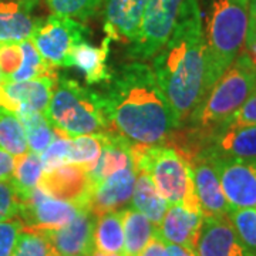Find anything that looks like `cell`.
<instances>
[{
    "mask_svg": "<svg viewBox=\"0 0 256 256\" xmlns=\"http://www.w3.org/2000/svg\"><path fill=\"white\" fill-rule=\"evenodd\" d=\"M104 97L111 131L136 146H165L178 130L168 101L150 66H121L111 74Z\"/></svg>",
    "mask_w": 256,
    "mask_h": 256,
    "instance_id": "1",
    "label": "cell"
},
{
    "mask_svg": "<svg viewBox=\"0 0 256 256\" xmlns=\"http://www.w3.org/2000/svg\"><path fill=\"white\" fill-rule=\"evenodd\" d=\"M152 72L178 127L204 97L205 38L198 0H184L174 28L152 60Z\"/></svg>",
    "mask_w": 256,
    "mask_h": 256,
    "instance_id": "2",
    "label": "cell"
},
{
    "mask_svg": "<svg viewBox=\"0 0 256 256\" xmlns=\"http://www.w3.org/2000/svg\"><path fill=\"white\" fill-rule=\"evenodd\" d=\"M248 20L249 0H206L205 23L202 22L205 38L204 97L244 52Z\"/></svg>",
    "mask_w": 256,
    "mask_h": 256,
    "instance_id": "3",
    "label": "cell"
},
{
    "mask_svg": "<svg viewBox=\"0 0 256 256\" xmlns=\"http://www.w3.org/2000/svg\"><path fill=\"white\" fill-rule=\"evenodd\" d=\"M46 117L68 138L111 131L102 94L67 77H57Z\"/></svg>",
    "mask_w": 256,
    "mask_h": 256,
    "instance_id": "4",
    "label": "cell"
},
{
    "mask_svg": "<svg viewBox=\"0 0 256 256\" xmlns=\"http://www.w3.org/2000/svg\"><path fill=\"white\" fill-rule=\"evenodd\" d=\"M255 88L256 66L242 52L210 87L185 124L195 131L214 132L238 111Z\"/></svg>",
    "mask_w": 256,
    "mask_h": 256,
    "instance_id": "5",
    "label": "cell"
},
{
    "mask_svg": "<svg viewBox=\"0 0 256 256\" xmlns=\"http://www.w3.org/2000/svg\"><path fill=\"white\" fill-rule=\"evenodd\" d=\"M136 171H146L168 205L182 204L201 210L194 190L190 162L174 146L132 144ZM202 212V210H201Z\"/></svg>",
    "mask_w": 256,
    "mask_h": 256,
    "instance_id": "6",
    "label": "cell"
},
{
    "mask_svg": "<svg viewBox=\"0 0 256 256\" xmlns=\"http://www.w3.org/2000/svg\"><path fill=\"white\" fill-rule=\"evenodd\" d=\"M184 0H148L141 28L128 54L140 62L148 60L160 52L174 28L178 10Z\"/></svg>",
    "mask_w": 256,
    "mask_h": 256,
    "instance_id": "7",
    "label": "cell"
},
{
    "mask_svg": "<svg viewBox=\"0 0 256 256\" xmlns=\"http://www.w3.org/2000/svg\"><path fill=\"white\" fill-rule=\"evenodd\" d=\"M87 33L88 30L82 22L53 14L43 18L30 40L47 63L53 67H64L70 50L86 42Z\"/></svg>",
    "mask_w": 256,
    "mask_h": 256,
    "instance_id": "8",
    "label": "cell"
},
{
    "mask_svg": "<svg viewBox=\"0 0 256 256\" xmlns=\"http://www.w3.org/2000/svg\"><path fill=\"white\" fill-rule=\"evenodd\" d=\"M82 210L73 202L57 200L37 186L28 196L20 200L16 216H18V222L23 229L44 234L63 228Z\"/></svg>",
    "mask_w": 256,
    "mask_h": 256,
    "instance_id": "9",
    "label": "cell"
},
{
    "mask_svg": "<svg viewBox=\"0 0 256 256\" xmlns=\"http://www.w3.org/2000/svg\"><path fill=\"white\" fill-rule=\"evenodd\" d=\"M210 156L216 170L222 191L230 210L255 208L256 158Z\"/></svg>",
    "mask_w": 256,
    "mask_h": 256,
    "instance_id": "10",
    "label": "cell"
},
{
    "mask_svg": "<svg viewBox=\"0 0 256 256\" xmlns=\"http://www.w3.org/2000/svg\"><path fill=\"white\" fill-rule=\"evenodd\" d=\"M190 162L194 190L204 216H226L230 210L216 170L210 156L202 151L185 156Z\"/></svg>",
    "mask_w": 256,
    "mask_h": 256,
    "instance_id": "11",
    "label": "cell"
},
{
    "mask_svg": "<svg viewBox=\"0 0 256 256\" xmlns=\"http://www.w3.org/2000/svg\"><path fill=\"white\" fill-rule=\"evenodd\" d=\"M57 78L38 77L26 82H3L0 84V108L22 112H43L46 116Z\"/></svg>",
    "mask_w": 256,
    "mask_h": 256,
    "instance_id": "12",
    "label": "cell"
},
{
    "mask_svg": "<svg viewBox=\"0 0 256 256\" xmlns=\"http://www.w3.org/2000/svg\"><path fill=\"white\" fill-rule=\"evenodd\" d=\"M38 186L57 200L73 202L80 208L90 206L92 180L88 171L80 165L64 164L43 172Z\"/></svg>",
    "mask_w": 256,
    "mask_h": 256,
    "instance_id": "13",
    "label": "cell"
},
{
    "mask_svg": "<svg viewBox=\"0 0 256 256\" xmlns=\"http://www.w3.org/2000/svg\"><path fill=\"white\" fill-rule=\"evenodd\" d=\"M98 215L82 208L77 216L63 228L44 232L57 256H92L94 250V228Z\"/></svg>",
    "mask_w": 256,
    "mask_h": 256,
    "instance_id": "14",
    "label": "cell"
},
{
    "mask_svg": "<svg viewBox=\"0 0 256 256\" xmlns=\"http://www.w3.org/2000/svg\"><path fill=\"white\" fill-rule=\"evenodd\" d=\"M195 252L198 256H255L238 238L228 216H204Z\"/></svg>",
    "mask_w": 256,
    "mask_h": 256,
    "instance_id": "15",
    "label": "cell"
},
{
    "mask_svg": "<svg viewBox=\"0 0 256 256\" xmlns=\"http://www.w3.org/2000/svg\"><path fill=\"white\" fill-rule=\"evenodd\" d=\"M148 0H101L104 32L111 42L131 43L137 37Z\"/></svg>",
    "mask_w": 256,
    "mask_h": 256,
    "instance_id": "16",
    "label": "cell"
},
{
    "mask_svg": "<svg viewBox=\"0 0 256 256\" xmlns=\"http://www.w3.org/2000/svg\"><path fill=\"white\" fill-rule=\"evenodd\" d=\"M136 178V165H128L108 175L92 186L88 208L97 215L124 210L128 201H131Z\"/></svg>",
    "mask_w": 256,
    "mask_h": 256,
    "instance_id": "17",
    "label": "cell"
},
{
    "mask_svg": "<svg viewBox=\"0 0 256 256\" xmlns=\"http://www.w3.org/2000/svg\"><path fill=\"white\" fill-rule=\"evenodd\" d=\"M40 0H8L0 3V43L32 38L43 18L34 16Z\"/></svg>",
    "mask_w": 256,
    "mask_h": 256,
    "instance_id": "18",
    "label": "cell"
},
{
    "mask_svg": "<svg viewBox=\"0 0 256 256\" xmlns=\"http://www.w3.org/2000/svg\"><path fill=\"white\" fill-rule=\"evenodd\" d=\"M202 220L204 215L201 210L188 208L182 204L168 205L158 232L165 242L195 250Z\"/></svg>",
    "mask_w": 256,
    "mask_h": 256,
    "instance_id": "19",
    "label": "cell"
},
{
    "mask_svg": "<svg viewBox=\"0 0 256 256\" xmlns=\"http://www.w3.org/2000/svg\"><path fill=\"white\" fill-rule=\"evenodd\" d=\"M200 151L224 158H256V124L214 131Z\"/></svg>",
    "mask_w": 256,
    "mask_h": 256,
    "instance_id": "20",
    "label": "cell"
},
{
    "mask_svg": "<svg viewBox=\"0 0 256 256\" xmlns=\"http://www.w3.org/2000/svg\"><path fill=\"white\" fill-rule=\"evenodd\" d=\"M128 165H134L132 144L116 131L104 132L100 158L88 171L92 185L94 186L108 175L114 174L116 171L126 168Z\"/></svg>",
    "mask_w": 256,
    "mask_h": 256,
    "instance_id": "21",
    "label": "cell"
},
{
    "mask_svg": "<svg viewBox=\"0 0 256 256\" xmlns=\"http://www.w3.org/2000/svg\"><path fill=\"white\" fill-rule=\"evenodd\" d=\"M110 38L106 37L100 47L92 46L87 42L76 44L67 56L64 67L80 68L88 84L108 82L111 73L107 68V57L110 52Z\"/></svg>",
    "mask_w": 256,
    "mask_h": 256,
    "instance_id": "22",
    "label": "cell"
},
{
    "mask_svg": "<svg viewBox=\"0 0 256 256\" xmlns=\"http://www.w3.org/2000/svg\"><path fill=\"white\" fill-rule=\"evenodd\" d=\"M131 205H132L131 208L144 214L156 228L160 226L168 208V204L160 195V192L156 191L151 176L142 170L137 171L134 191L131 196Z\"/></svg>",
    "mask_w": 256,
    "mask_h": 256,
    "instance_id": "23",
    "label": "cell"
},
{
    "mask_svg": "<svg viewBox=\"0 0 256 256\" xmlns=\"http://www.w3.org/2000/svg\"><path fill=\"white\" fill-rule=\"evenodd\" d=\"M124 248L122 256H138L152 239L156 226L144 214L134 208L122 210Z\"/></svg>",
    "mask_w": 256,
    "mask_h": 256,
    "instance_id": "24",
    "label": "cell"
},
{
    "mask_svg": "<svg viewBox=\"0 0 256 256\" xmlns=\"http://www.w3.org/2000/svg\"><path fill=\"white\" fill-rule=\"evenodd\" d=\"M124 248L122 210L98 215L94 228V249L108 254H121Z\"/></svg>",
    "mask_w": 256,
    "mask_h": 256,
    "instance_id": "25",
    "label": "cell"
},
{
    "mask_svg": "<svg viewBox=\"0 0 256 256\" xmlns=\"http://www.w3.org/2000/svg\"><path fill=\"white\" fill-rule=\"evenodd\" d=\"M43 172L40 154L28 151L23 156H14V170L9 181L18 192V201L38 186Z\"/></svg>",
    "mask_w": 256,
    "mask_h": 256,
    "instance_id": "26",
    "label": "cell"
},
{
    "mask_svg": "<svg viewBox=\"0 0 256 256\" xmlns=\"http://www.w3.org/2000/svg\"><path fill=\"white\" fill-rule=\"evenodd\" d=\"M18 117L22 121L26 132L28 151L42 154L57 136L54 127L43 112H22Z\"/></svg>",
    "mask_w": 256,
    "mask_h": 256,
    "instance_id": "27",
    "label": "cell"
},
{
    "mask_svg": "<svg viewBox=\"0 0 256 256\" xmlns=\"http://www.w3.org/2000/svg\"><path fill=\"white\" fill-rule=\"evenodd\" d=\"M0 148L10 156H18L28 151L23 124L12 111L0 108Z\"/></svg>",
    "mask_w": 256,
    "mask_h": 256,
    "instance_id": "28",
    "label": "cell"
},
{
    "mask_svg": "<svg viewBox=\"0 0 256 256\" xmlns=\"http://www.w3.org/2000/svg\"><path fill=\"white\" fill-rule=\"evenodd\" d=\"M102 134H86L70 140L67 164L80 165L90 171L100 158L102 148Z\"/></svg>",
    "mask_w": 256,
    "mask_h": 256,
    "instance_id": "29",
    "label": "cell"
},
{
    "mask_svg": "<svg viewBox=\"0 0 256 256\" xmlns=\"http://www.w3.org/2000/svg\"><path fill=\"white\" fill-rule=\"evenodd\" d=\"M226 216L242 244L256 256V206L230 210Z\"/></svg>",
    "mask_w": 256,
    "mask_h": 256,
    "instance_id": "30",
    "label": "cell"
},
{
    "mask_svg": "<svg viewBox=\"0 0 256 256\" xmlns=\"http://www.w3.org/2000/svg\"><path fill=\"white\" fill-rule=\"evenodd\" d=\"M12 256H57L48 239L30 229H20Z\"/></svg>",
    "mask_w": 256,
    "mask_h": 256,
    "instance_id": "31",
    "label": "cell"
},
{
    "mask_svg": "<svg viewBox=\"0 0 256 256\" xmlns=\"http://www.w3.org/2000/svg\"><path fill=\"white\" fill-rule=\"evenodd\" d=\"M46 4L57 16L76 20H88L97 13L101 0H44Z\"/></svg>",
    "mask_w": 256,
    "mask_h": 256,
    "instance_id": "32",
    "label": "cell"
},
{
    "mask_svg": "<svg viewBox=\"0 0 256 256\" xmlns=\"http://www.w3.org/2000/svg\"><path fill=\"white\" fill-rule=\"evenodd\" d=\"M57 136L50 142V146L40 154L42 158V164L44 172L56 170L62 165L67 164V156H68V150H70V140L72 138L66 137L64 134L58 132L56 130Z\"/></svg>",
    "mask_w": 256,
    "mask_h": 256,
    "instance_id": "33",
    "label": "cell"
},
{
    "mask_svg": "<svg viewBox=\"0 0 256 256\" xmlns=\"http://www.w3.org/2000/svg\"><path fill=\"white\" fill-rule=\"evenodd\" d=\"M23 62L20 43H0V73L3 82H10Z\"/></svg>",
    "mask_w": 256,
    "mask_h": 256,
    "instance_id": "34",
    "label": "cell"
},
{
    "mask_svg": "<svg viewBox=\"0 0 256 256\" xmlns=\"http://www.w3.org/2000/svg\"><path fill=\"white\" fill-rule=\"evenodd\" d=\"M256 124V88L248 97V100L240 106L238 111H235L218 130L239 126H255ZM215 130V131H218Z\"/></svg>",
    "mask_w": 256,
    "mask_h": 256,
    "instance_id": "35",
    "label": "cell"
},
{
    "mask_svg": "<svg viewBox=\"0 0 256 256\" xmlns=\"http://www.w3.org/2000/svg\"><path fill=\"white\" fill-rule=\"evenodd\" d=\"M20 201L10 181H0V222L13 220L18 212Z\"/></svg>",
    "mask_w": 256,
    "mask_h": 256,
    "instance_id": "36",
    "label": "cell"
},
{
    "mask_svg": "<svg viewBox=\"0 0 256 256\" xmlns=\"http://www.w3.org/2000/svg\"><path fill=\"white\" fill-rule=\"evenodd\" d=\"M20 229L22 224L18 220L0 222V256H12Z\"/></svg>",
    "mask_w": 256,
    "mask_h": 256,
    "instance_id": "37",
    "label": "cell"
},
{
    "mask_svg": "<svg viewBox=\"0 0 256 256\" xmlns=\"http://www.w3.org/2000/svg\"><path fill=\"white\" fill-rule=\"evenodd\" d=\"M245 53L256 66V0H249V20H248Z\"/></svg>",
    "mask_w": 256,
    "mask_h": 256,
    "instance_id": "38",
    "label": "cell"
},
{
    "mask_svg": "<svg viewBox=\"0 0 256 256\" xmlns=\"http://www.w3.org/2000/svg\"><path fill=\"white\" fill-rule=\"evenodd\" d=\"M138 256H170L168 250H166V244L162 236L160 235L158 228H156L152 239L146 244V246L142 249V252Z\"/></svg>",
    "mask_w": 256,
    "mask_h": 256,
    "instance_id": "39",
    "label": "cell"
},
{
    "mask_svg": "<svg viewBox=\"0 0 256 256\" xmlns=\"http://www.w3.org/2000/svg\"><path fill=\"white\" fill-rule=\"evenodd\" d=\"M14 170V156L0 148V181H9Z\"/></svg>",
    "mask_w": 256,
    "mask_h": 256,
    "instance_id": "40",
    "label": "cell"
},
{
    "mask_svg": "<svg viewBox=\"0 0 256 256\" xmlns=\"http://www.w3.org/2000/svg\"><path fill=\"white\" fill-rule=\"evenodd\" d=\"M165 244H166V250H168L170 256H198L196 252L192 249L184 248L181 245H175V244H170V242H165Z\"/></svg>",
    "mask_w": 256,
    "mask_h": 256,
    "instance_id": "41",
    "label": "cell"
},
{
    "mask_svg": "<svg viewBox=\"0 0 256 256\" xmlns=\"http://www.w3.org/2000/svg\"><path fill=\"white\" fill-rule=\"evenodd\" d=\"M92 256H122V255H121V254H108V252H101V250L94 249V250H92Z\"/></svg>",
    "mask_w": 256,
    "mask_h": 256,
    "instance_id": "42",
    "label": "cell"
},
{
    "mask_svg": "<svg viewBox=\"0 0 256 256\" xmlns=\"http://www.w3.org/2000/svg\"><path fill=\"white\" fill-rule=\"evenodd\" d=\"M3 82V76H2V73H0V84Z\"/></svg>",
    "mask_w": 256,
    "mask_h": 256,
    "instance_id": "43",
    "label": "cell"
}]
</instances>
